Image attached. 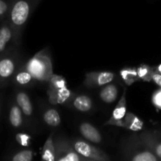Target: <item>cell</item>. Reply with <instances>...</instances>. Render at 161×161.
I'll return each mask as SVG.
<instances>
[{"label": "cell", "instance_id": "cell-29", "mask_svg": "<svg viewBox=\"0 0 161 161\" xmlns=\"http://www.w3.org/2000/svg\"><path fill=\"white\" fill-rule=\"evenodd\" d=\"M153 70H154V72H157V73L161 74V64H160V65L157 66V68L153 69Z\"/></svg>", "mask_w": 161, "mask_h": 161}, {"label": "cell", "instance_id": "cell-6", "mask_svg": "<svg viewBox=\"0 0 161 161\" xmlns=\"http://www.w3.org/2000/svg\"><path fill=\"white\" fill-rule=\"evenodd\" d=\"M127 113V100H126V90H124V93L119 99L112 114L111 118L105 123V125L117 126L119 121L125 116Z\"/></svg>", "mask_w": 161, "mask_h": 161}, {"label": "cell", "instance_id": "cell-22", "mask_svg": "<svg viewBox=\"0 0 161 161\" xmlns=\"http://www.w3.org/2000/svg\"><path fill=\"white\" fill-rule=\"evenodd\" d=\"M32 80H34L33 76L26 69H25V71L19 72L15 76V82L17 84L21 85V86H25V85L29 84L32 81Z\"/></svg>", "mask_w": 161, "mask_h": 161}, {"label": "cell", "instance_id": "cell-3", "mask_svg": "<svg viewBox=\"0 0 161 161\" xmlns=\"http://www.w3.org/2000/svg\"><path fill=\"white\" fill-rule=\"evenodd\" d=\"M72 146L80 155L91 160L106 161L110 160L108 156L103 151L88 144L84 141H81V140L74 141L72 142Z\"/></svg>", "mask_w": 161, "mask_h": 161}, {"label": "cell", "instance_id": "cell-12", "mask_svg": "<svg viewBox=\"0 0 161 161\" xmlns=\"http://www.w3.org/2000/svg\"><path fill=\"white\" fill-rule=\"evenodd\" d=\"M42 159L47 161L56 160V148H55V145L53 144L52 134L47 138L42 147Z\"/></svg>", "mask_w": 161, "mask_h": 161}, {"label": "cell", "instance_id": "cell-20", "mask_svg": "<svg viewBox=\"0 0 161 161\" xmlns=\"http://www.w3.org/2000/svg\"><path fill=\"white\" fill-rule=\"evenodd\" d=\"M130 160L133 161H157L158 158L153 153L143 150L135 153L130 157Z\"/></svg>", "mask_w": 161, "mask_h": 161}, {"label": "cell", "instance_id": "cell-4", "mask_svg": "<svg viewBox=\"0 0 161 161\" xmlns=\"http://www.w3.org/2000/svg\"><path fill=\"white\" fill-rule=\"evenodd\" d=\"M56 160L58 161H91V160L80 155L73 146L64 141L58 142L55 145Z\"/></svg>", "mask_w": 161, "mask_h": 161}, {"label": "cell", "instance_id": "cell-21", "mask_svg": "<svg viewBox=\"0 0 161 161\" xmlns=\"http://www.w3.org/2000/svg\"><path fill=\"white\" fill-rule=\"evenodd\" d=\"M137 72H138L140 80L149 82L152 80V76L154 70L153 68L149 67L146 64H142L137 69Z\"/></svg>", "mask_w": 161, "mask_h": 161}, {"label": "cell", "instance_id": "cell-9", "mask_svg": "<svg viewBox=\"0 0 161 161\" xmlns=\"http://www.w3.org/2000/svg\"><path fill=\"white\" fill-rule=\"evenodd\" d=\"M144 123L137 116L131 113H127L125 116L118 124L117 127H124L128 130L138 131L142 130Z\"/></svg>", "mask_w": 161, "mask_h": 161}, {"label": "cell", "instance_id": "cell-11", "mask_svg": "<svg viewBox=\"0 0 161 161\" xmlns=\"http://www.w3.org/2000/svg\"><path fill=\"white\" fill-rule=\"evenodd\" d=\"M16 101L17 105L21 109L22 113L27 116H30L32 114V105L30 102L29 97L27 95L26 93L20 91L16 95Z\"/></svg>", "mask_w": 161, "mask_h": 161}, {"label": "cell", "instance_id": "cell-5", "mask_svg": "<svg viewBox=\"0 0 161 161\" xmlns=\"http://www.w3.org/2000/svg\"><path fill=\"white\" fill-rule=\"evenodd\" d=\"M115 75L111 72H92L85 75L84 85L87 87H97L108 84L114 79Z\"/></svg>", "mask_w": 161, "mask_h": 161}, {"label": "cell", "instance_id": "cell-24", "mask_svg": "<svg viewBox=\"0 0 161 161\" xmlns=\"http://www.w3.org/2000/svg\"><path fill=\"white\" fill-rule=\"evenodd\" d=\"M33 153L31 150H23L16 153L12 157L13 161H31L32 160Z\"/></svg>", "mask_w": 161, "mask_h": 161}, {"label": "cell", "instance_id": "cell-14", "mask_svg": "<svg viewBox=\"0 0 161 161\" xmlns=\"http://www.w3.org/2000/svg\"><path fill=\"white\" fill-rule=\"evenodd\" d=\"M141 139L143 144L153 149L157 157L161 159V142H157L153 135L147 133L142 134L141 135Z\"/></svg>", "mask_w": 161, "mask_h": 161}, {"label": "cell", "instance_id": "cell-1", "mask_svg": "<svg viewBox=\"0 0 161 161\" xmlns=\"http://www.w3.org/2000/svg\"><path fill=\"white\" fill-rule=\"evenodd\" d=\"M40 0H13L9 11V26L17 41L22 28L26 23L31 8Z\"/></svg>", "mask_w": 161, "mask_h": 161}, {"label": "cell", "instance_id": "cell-16", "mask_svg": "<svg viewBox=\"0 0 161 161\" xmlns=\"http://www.w3.org/2000/svg\"><path fill=\"white\" fill-rule=\"evenodd\" d=\"M12 36L13 31L9 25H3L0 28V54L4 52L6 45L10 41Z\"/></svg>", "mask_w": 161, "mask_h": 161}, {"label": "cell", "instance_id": "cell-10", "mask_svg": "<svg viewBox=\"0 0 161 161\" xmlns=\"http://www.w3.org/2000/svg\"><path fill=\"white\" fill-rule=\"evenodd\" d=\"M80 131L81 135L88 141L94 143L102 142V135L98 130L89 123H83L80 125Z\"/></svg>", "mask_w": 161, "mask_h": 161}, {"label": "cell", "instance_id": "cell-17", "mask_svg": "<svg viewBox=\"0 0 161 161\" xmlns=\"http://www.w3.org/2000/svg\"><path fill=\"white\" fill-rule=\"evenodd\" d=\"M22 111L18 105H14L11 106L9 110V122L14 127H19L21 126L23 119H22Z\"/></svg>", "mask_w": 161, "mask_h": 161}, {"label": "cell", "instance_id": "cell-23", "mask_svg": "<svg viewBox=\"0 0 161 161\" xmlns=\"http://www.w3.org/2000/svg\"><path fill=\"white\" fill-rule=\"evenodd\" d=\"M49 87L48 88H61L65 87L67 86L66 80L64 77L53 74L50 79L49 80Z\"/></svg>", "mask_w": 161, "mask_h": 161}, {"label": "cell", "instance_id": "cell-2", "mask_svg": "<svg viewBox=\"0 0 161 161\" xmlns=\"http://www.w3.org/2000/svg\"><path fill=\"white\" fill-rule=\"evenodd\" d=\"M25 69L31 74L35 80L39 81H49L53 74L51 60L43 52L36 53L31 58L27 63Z\"/></svg>", "mask_w": 161, "mask_h": 161}, {"label": "cell", "instance_id": "cell-26", "mask_svg": "<svg viewBox=\"0 0 161 161\" xmlns=\"http://www.w3.org/2000/svg\"><path fill=\"white\" fill-rule=\"evenodd\" d=\"M153 102L157 108L161 109V89L156 91L153 95Z\"/></svg>", "mask_w": 161, "mask_h": 161}, {"label": "cell", "instance_id": "cell-19", "mask_svg": "<svg viewBox=\"0 0 161 161\" xmlns=\"http://www.w3.org/2000/svg\"><path fill=\"white\" fill-rule=\"evenodd\" d=\"M43 119L47 124L51 127H57L61 124V118L58 111L55 109H49L44 113Z\"/></svg>", "mask_w": 161, "mask_h": 161}, {"label": "cell", "instance_id": "cell-27", "mask_svg": "<svg viewBox=\"0 0 161 161\" xmlns=\"http://www.w3.org/2000/svg\"><path fill=\"white\" fill-rule=\"evenodd\" d=\"M9 4L4 0H0V18L3 17L9 10Z\"/></svg>", "mask_w": 161, "mask_h": 161}, {"label": "cell", "instance_id": "cell-25", "mask_svg": "<svg viewBox=\"0 0 161 161\" xmlns=\"http://www.w3.org/2000/svg\"><path fill=\"white\" fill-rule=\"evenodd\" d=\"M17 142L22 146H28L29 145V142L31 138L29 135H25V134H18L16 136Z\"/></svg>", "mask_w": 161, "mask_h": 161}, {"label": "cell", "instance_id": "cell-8", "mask_svg": "<svg viewBox=\"0 0 161 161\" xmlns=\"http://www.w3.org/2000/svg\"><path fill=\"white\" fill-rule=\"evenodd\" d=\"M49 102L53 105L63 104L70 97L71 91L65 87L61 88H48L47 91Z\"/></svg>", "mask_w": 161, "mask_h": 161}, {"label": "cell", "instance_id": "cell-15", "mask_svg": "<svg viewBox=\"0 0 161 161\" xmlns=\"http://www.w3.org/2000/svg\"><path fill=\"white\" fill-rule=\"evenodd\" d=\"M119 73L124 82L127 86H131L134 83L141 80L138 76L137 69L135 68H124Z\"/></svg>", "mask_w": 161, "mask_h": 161}, {"label": "cell", "instance_id": "cell-18", "mask_svg": "<svg viewBox=\"0 0 161 161\" xmlns=\"http://www.w3.org/2000/svg\"><path fill=\"white\" fill-rule=\"evenodd\" d=\"M73 105L75 108L79 111L87 112L92 108V101L87 96H78L74 100Z\"/></svg>", "mask_w": 161, "mask_h": 161}, {"label": "cell", "instance_id": "cell-7", "mask_svg": "<svg viewBox=\"0 0 161 161\" xmlns=\"http://www.w3.org/2000/svg\"><path fill=\"white\" fill-rule=\"evenodd\" d=\"M15 60L9 56L0 58V84L10 78L14 73Z\"/></svg>", "mask_w": 161, "mask_h": 161}, {"label": "cell", "instance_id": "cell-28", "mask_svg": "<svg viewBox=\"0 0 161 161\" xmlns=\"http://www.w3.org/2000/svg\"><path fill=\"white\" fill-rule=\"evenodd\" d=\"M152 80H153L158 86H160L161 87V74L154 72L153 74Z\"/></svg>", "mask_w": 161, "mask_h": 161}, {"label": "cell", "instance_id": "cell-13", "mask_svg": "<svg viewBox=\"0 0 161 161\" xmlns=\"http://www.w3.org/2000/svg\"><path fill=\"white\" fill-rule=\"evenodd\" d=\"M118 96V89L115 84H109L105 86L100 92V97L106 103H113Z\"/></svg>", "mask_w": 161, "mask_h": 161}]
</instances>
